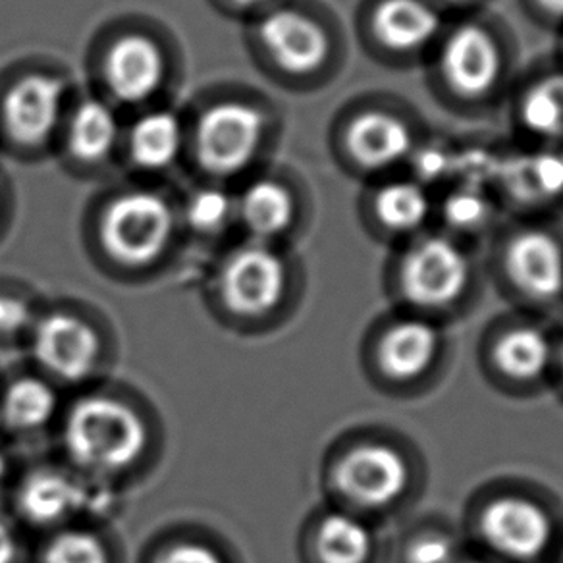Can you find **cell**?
I'll return each mask as SVG.
<instances>
[{
	"label": "cell",
	"instance_id": "cell-12",
	"mask_svg": "<svg viewBox=\"0 0 563 563\" xmlns=\"http://www.w3.org/2000/svg\"><path fill=\"white\" fill-rule=\"evenodd\" d=\"M63 107V84L45 76H30L10 89L4 101V122L10 135L24 145L47 140Z\"/></svg>",
	"mask_w": 563,
	"mask_h": 563
},
{
	"label": "cell",
	"instance_id": "cell-34",
	"mask_svg": "<svg viewBox=\"0 0 563 563\" xmlns=\"http://www.w3.org/2000/svg\"><path fill=\"white\" fill-rule=\"evenodd\" d=\"M7 475H9V465H7V457L0 452V500H2L4 485H7Z\"/></svg>",
	"mask_w": 563,
	"mask_h": 563
},
{
	"label": "cell",
	"instance_id": "cell-4",
	"mask_svg": "<svg viewBox=\"0 0 563 563\" xmlns=\"http://www.w3.org/2000/svg\"><path fill=\"white\" fill-rule=\"evenodd\" d=\"M263 137V117L242 102H220L197 125V157L214 174H235L250 165Z\"/></svg>",
	"mask_w": 563,
	"mask_h": 563
},
{
	"label": "cell",
	"instance_id": "cell-24",
	"mask_svg": "<svg viewBox=\"0 0 563 563\" xmlns=\"http://www.w3.org/2000/svg\"><path fill=\"white\" fill-rule=\"evenodd\" d=\"M117 135L114 112L101 101L84 102L71 120V153L87 163L99 161L114 147Z\"/></svg>",
	"mask_w": 563,
	"mask_h": 563
},
{
	"label": "cell",
	"instance_id": "cell-27",
	"mask_svg": "<svg viewBox=\"0 0 563 563\" xmlns=\"http://www.w3.org/2000/svg\"><path fill=\"white\" fill-rule=\"evenodd\" d=\"M232 211V201L227 194L220 189H201L196 196L189 199L188 214L189 227L196 228L197 232H219L220 228L227 224Z\"/></svg>",
	"mask_w": 563,
	"mask_h": 563
},
{
	"label": "cell",
	"instance_id": "cell-2",
	"mask_svg": "<svg viewBox=\"0 0 563 563\" xmlns=\"http://www.w3.org/2000/svg\"><path fill=\"white\" fill-rule=\"evenodd\" d=\"M173 234V212L163 197L132 191L118 197L104 212V250L125 266H145L166 250Z\"/></svg>",
	"mask_w": 563,
	"mask_h": 563
},
{
	"label": "cell",
	"instance_id": "cell-13",
	"mask_svg": "<svg viewBox=\"0 0 563 563\" xmlns=\"http://www.w3.org/2000/svg\"><path fill=\"white\" fill-rule=\"evenodd\" d=\"M508 273L517 286L537 299L558 298L563 291V247L554 235L529 230L508 247Z\"/></svg>",
	"mask_w": 563,
	"mask_h": 563
},
{
	"label": "cell",
	"instance_id": "cell-19",
	"mask_svg": "<svg viewBox=\"0 0 563 563\" xmlns=\"http://www.w3.org/2000/svg\"><path fill=\"white\" fill-rule=\"evenodd\" d=\"M243 224L257 238L282 234L294 220V199L290 191L276 181H255L245 189L238 205Z\"/></svg>",
	"mask_w": 563,
	"mask_h": 563
},
{
	"label": "cell",
	"instance_id": "cell-20",
	"mask_svg": "<svg viewBox=\"0 0 563 563\" xmlns=\"http://www.w3.org/2000/svg\"><path fill=\"white\" fill-rule=\"evenodd\" d=\"M181 147V125L173 112H151L133 125L130 151L143 168H165L170 165Z\"/></svg>",
	"mask_w": 563,
	"mask_h": 563
},
{
	"label": "cell",
	"instance_id": "cell-31",
	"mask_svg": "<svg viewBox=\"0 0 563 563\" xmlns=\"http://www.w3.org/2000/svg\"><path fill=\"white\" fill-rule=\"evenodd\" d=\"M454 548L446 539L427 537L409 550V563H452Z\"/></svg>",
	"mask_w": 563,
	"mask_h": 563
},
{
	"label": "cell",
	"instance_id": "cell-32",
	"mask_svg": "<svg viewBox=\"0 0 563 563\" xmlns=\"http://www.w3.org/2000/svg\"><path fill=\"white\" fill-rule=\"evenodd\" d=\"M20 555V540L12 527L0 517V563H16Z\"/></svg>",
	"mask_w": 563,
	"mask_h": 563
},
{
	"label": "cell",
	"instance_id": "cell-9",
	"mask_svg": "<svg viewBox=\"0 0 563 563\" xmlns=\"http://www.w3.org/2000/svg\"><path fill=\"white\" fill-rule=\"evenodd\" d=\"M481 531L490 547L516 560H532L544 552L552 537L547 514L523 498H500L486 506Z\"/></svg>",
	"mask_w": 563,
	"mask_h": 563
},
{
	"label": "cell",
	"instance_id": "cell-1",
	"mask_svg": "<svg viewBox=\"0 0 563 563\" xmlns=\"http://www.w3.org/2000/svg\"><path fill=\"white\" fill-rule=\"evenodd\" d=\"M63 442L79 470L109 477L140 462L150 444V431L132 406L97 394L70 407L64 417Z\"/></svg>",
	"mask_w": 563,
	"mask_h": 563
},
{
	"label": "cell",
	"instance_id": "cell-35",
	"mask_svg": "<svg viewBox=\"0 0 563 563\" xmlns=\"http://www.w3.org/2000/svg\"><path fill=\"white\" fill-rule=\"evenodd\" d=\"M235 4H242V7H251V4H257L261 0H232Z\"/></svg>",
	"mask_w": 563,
	"mask_h": 563
},
{
	"label": "cell",
	"instance_id": "cell-10",
	"mask_svg": "<svg viewBox=\"0 0 563 563\" xmlns=\"http://www.w3.org/2000/svg\"><path fill=\"white\" fill-rule=\"evenodd\" d=\"M261 40L280 68L296 76L319 70L329 58L330 40L322 25L296 10H276L265 18Z\"/></svg>",
	"mask_w": 563,
	"mask_h": 563
},
{
	"label": "cell",
	"instance_id": "cell-26",
	"mask_svg": "<svg viewBox=\"0 0 563 563\" xmlns=\"http://www.w3.org/2000/svg\"><path fill=\"white\" fill-rule=\"evenodd\" d=\"M43 563H110L109 548L93 531L66 527L48 539Z\"/></svg>",
	"mask_w": 563,
	"mask_h": 563
},
{
	"label": "cell",
	"instance_id": "cell-5",
	"mask_svg": "<svg viewBox=\"0 0 563 563\" xmlns=\"http://www.w3.org/2000/svg\"><path fill=\"white\" fill-rule=\"evenodd\" d=\"M467 280L465 253L439 235L415 243L401 263V290L415 306H446L462 296Z\"/></svg>",
	"mask_w": 563,
	"mask_h": 563
},
{
	"label": "cell",
	"instance_id": "cell-30",
	"mask_svg": "<svg viewBox=\"0 0 563 563\" xmlns=\"http://www.w3.org/2000/svg\"><path fill=\"white\" fill-rule=\"evenodd\" d=\"M155 563H227L224 558L207 544L178 542L163 550Z\"/></svg>",
	"mask_w": 563,
	"mask_h": 563
},
{
	"label": "cell",
	"instance_id": "cell-21",
	"mask_svg": "<svg viewBox=\"0 0 563 563\" xmlns=\"http://www.w3.org/2000/svg\"><path fill=\"white\" fill-rule=\"evenodd\" d=\"M314 548L322 563H365L373 540L367 527L355 517L330 514L317 531Z\"/></svg>",
	"mask_w": 563,
	"mask_h": 563
},
{
	"label": "cell",
	"instance_id": "cell-17",
	"mask_svg": "<svg viewBox=\"0 0 563 563\" xmlns=\"http://www.w3.org/2000/svg\"><path fill=\"white\" fill-rule=\"evenodd\" d=\"M439 342V330L429 322H399L386 334L380 347L384 371L398 380L422 375L431 367Z\"/></svg>",
	"mask_w": 563,
	"mask_h": 563
},
{
	"label": "cell",
	"instance_id": "cell-25",
	"mask_svg": "<svg viewBox=\"0 0 563 563\" xmlns=\"http://www.w3.org/2000/svg\"><path fill=\"white\" fill-rule=\"evenodd\" d=\"M525 130L542 140L563 137V74L540 79L521 101Z\"/></svg>",
	"mask_w": 563,
	"mask_h": 563
},
{
	"label": "cell",
	"instance_id": "cell-8",
	"mask_svg": "<svg viewBox=\"0 0 563 563\" xmlns=\"http://www.w3.org/2000/svg\"><path fill=\"white\" fill-rule=\"evenodd\" d=\"M409 481L406 460L383 444H363L342 457L336 485L345 498L367 506H388L406 490Z\"/></svg>",
	"mask_w": 563,
	"mask_h": 563
},
{
	"label": "cell",
	"instance_id": "cell-6",
	"mask_svg": "<svg viewBox=\"0 0 563 563\" xmlns=\"http://www.w3.org/2000/svg\"><path fill=\"white\" fill-rule=\"evenodd\" d=\"M30 336L33 357L48 375L64 383L86 380L99 363L101 340L78 314H45L35 321Z\"/></svg>",
	"mask_w": 563,
	"mask_h": 563
},
{
	"label": "cell",
	"instance_id": "cell-16",
	"mask_svg": "<svg viewBox=\"0 0 563 563\" xmlns=\"http://www.w3.org/2000/svg\"><path fill=\"white\" fill-rule=\"evenodd\" d=\"M86 486L76 477L53 467L35 470L22 481L18 490V508L33 525L63 523L87 506Z\"/></svg>",
	"mask_w": 563,
	"mask_h": 563
},
{
	"label": "cell",
	"instance_id": "cell-28",
	"mask_svg": "<svg viewBox=\"0 0 563 563\" xmlns=\"http://www.w3.org/2000/svg\"><path fill=\"white\" fill-rule=\"evenodd\" d=\"M488 211H490V207L486 203L485 197L473 189L455 191L448 197L446 205H444V217L452 227L462 228V230L481 227L488 217Z\"/></svg>",
	"mask_w": 563,
	"mask_h": 563
},
{
	"label": "cell",
	"instance_id": "cell-23",
	"mask_svg": "<svg viewBox=\"0 0 563 563\" xmlns=\"http://www.w3.org/2000/svg\"><path fill=\"white\" fill-rule=\"evenodd\" d=\"M494 357L501 373L516 380H531L547 371L550 344L540 330L516 329L498 340Z\"/></svg>",
	"mask_w": 563,
	"mask_h": 563
},
{
	"label": "cell",
	"instance_id": "cell-22",
	"mask_svg": "<svg viewBox=\"0 0 563 563\" xmlns=\"http://www.w3.org/2000/svg\"><path fill=\"white\" fill-rule=\"evenodd\" d=\"M431 209V197L419 181H391L375 197L376 217L394 232H411L422 227Z\"/></svg>",
	"mask_w": 563,
	"mask_h": 563
},
{
	"label": "cell",
	"instance_id": "cell-11",
	"mask_svg": "<svg viewBox=\"0 0 563 563\" xmlns=\"http://www.w3.org/2000/svg\"><path fill=\"white\" fill-rule=\"evenodd\" d=\"M345 145L353 161L365 170H386L404 163L415 150L411 128L386 110H367L345 132Z\"/></svg>",
	"mask_w": 563,
	"mask_h": 563
},
{
	"label": "cell",
	"instance_id": "cell-37",
	"mask_svg": "<svg viewBox=\"0 0 563 563\" xmlns=\"http://www.w3.org/2000/svg\"><path fill=\"white\" fill-rule=\"evenodd\" d=\"M475 563H477V562H475ZM478 563H481V562H478Z\"/></svg>",
	"mask_w": 563,
	"mask_h": 563
},
{
	"label": "cell",
	"instance_id": "cell-29",
	"mask_svg": "<svg viewBox=\"0 0 563 563\" xmlns=\"http://www.w3.org/2000/svg\"><path fill=\"white\" fill-rule=\"evenodd\" d=\"M32 306L24 299L0 296V336H16L25 330L32 332Z\"/></svg>",
	"mask_w": 563,
	"mask_h": 563
},
{
	"label": "cell",
	"instance_id": "cell-33",
	"mask_svg": "<svg viewBox=\"0 0 563 563\" xmlns=\"http://www.w3.org/2000/svg\"><path fill=\"white\" fill-rule=\"evenodd\" d=\"M540 9L555 18H563V0H539Z\"/></svg>",
	"mask_w": 563,
	"mask_h": 563
},
{
	"label": "cell",
	"instance_id": "cell-36",
	"mask_svg": "<svg viewBox=\"0 0 563 563\" xmlns=\"http://www.w3.org/2000/svg\"><path fill=\"white\" fill-rule=\"evenodd\" d=\"M446 2H462V0H446Z\"/></svg>",
	"mask_w": 563,
	"mask_h": 563
},
{
	"label": "cell",
	"instance_id": "cell-14",
	"mask_svg": "<svg viewBox=\"0 0 563 563\" xmlns=\"http://www.w3.org/2000/svg\"><path fill=\"white\" fill-rule=\"evenodd\" d=\"M165 76V58L157 45L143 35H128L110 47L107 78L112 93L125 102L145 101Z\"/></svg>",
	"mask_w": 563,
	"mask_h": 563
},
{
	"label": "cell",
	"instance_id": "cell-15",
	"mask_svg": "<svg viewBox=\"0 0 563 563\" xmlns=\"http://www.w3.org/2000/svg\"><path fill=\"white\" fill-rule=\"evenodd\" d=\"M375 40L394 53H415L439 37L442 20L429 0H380L373 10Z\"/></svg>",
	"mask_w": 563,
	"mask_h": 563
},
{
	"label": "cell",
	"instance_id": "cell-7",
	"mask_svg": "<svg viewBox=\"0 0 563 563\" xmlns=\"http://www.w3.org/2000/svg\"><path fill=\"white\" fill-rule=\"evenodd\" d=\"M440 71L448 86L465 99L490 93L501 74V55L493 33L477 24L455 27L440 48Z\"/></svg>",
	"mask_w": 563,
	"mask_h": 563
},
{
	"label": "cell",
	"instance_id": "cell-3",
	"mask_svg": "<svg viewBox=\"0 0 563 563\" xmlns=\"http://www.w3.org/2000/svg\"><path fill=\"white\" fill-rule=\"evenodd\" d=\"M224 306L243 319L273 313L286 290V266L273 250L247 245L232 253L219 282Z\"/></svg>",
	"mask_w": 563,
	"mask_h": 563
},
{
	"label": "cell",
	"instance_id": "cell-18",
	"mask_svg": "<svg viewBox=\"0 0 563 563\" xmlns=\"http://www.w3.org/2000/svg\"><path fill=\"white\" fill-rule=\"evenodd\" d=\"M58 413L53 384L37 376H22L0 398V421L10 431L27 434L48 427Z\"/></svg>",
	"mask_w": 563,
	"mask_h": 563
}]
</instances>
